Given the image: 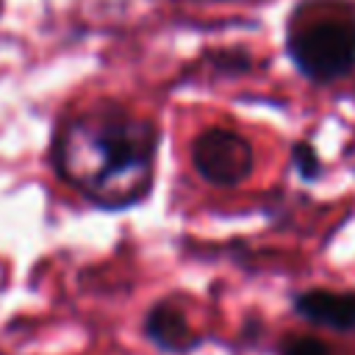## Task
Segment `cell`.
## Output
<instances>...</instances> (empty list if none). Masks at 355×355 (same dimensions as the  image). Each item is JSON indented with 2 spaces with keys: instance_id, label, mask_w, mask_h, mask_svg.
<instances>
[{
  "instance_id": "52a82bcc",
  "label": "cell",
  "mask_w": 355,
  "mask_h": 355,
  "mask_svg": "<svg viewBox=\"0 0 355 355\" xmlns=\"http://www.w3.org/2000/svg\"><path fill=\"white\" fill-rule=\"evenodd\" d=\"M294 158H297V164H300V172L305 175V178H313L316 175V155L311 153V147H305V144H300L297 150H294Z\"/></svg>"
},
{
  "instance_id": "5b68a950",
  "label": "cell",
  "mask_w": 355,
  "mask_h": 355,
  "mask_svg": "<svg viewBox=\"0 0 355 355\" xmlns=\"http://www.w3.org/2000/svg\"><path fill=\"white\" fill-rule=\"evenodd\" d=\"M147 336L161 349H186L191 347V330L186 316L175 305H158L147 316Z\"/></svg>"
},
{
  "instance_id": "277c9868",
  "label": "cell",
  "mask_w": 355,
  "mask_h": 355,
  "mask_svg": "<svg viewBox=\"0 0 355 355\" xmlns=\"http://www.w3.org/2000/svg\"><path fill=\"white\" fill-rule=\"evenodd\" d=\"M297 313L305 316L313 324H324L333 330H349L355 327V291H324L313 288L297 297L294 302Z\"/></svg>"
},
{
  "instance_id": "8992f818",
  "label": "cell",
  "mask_w": 355,
  "mask_h": 355,
  "mask_svg": "<svg viewBox=\"0 0 355 355\" xmlns=\"http://www.w3.org/2000/svg\"><path fill=\"white\" fill-rule=\"evenodd\" d=\"M280 355H330L327 344L311 336H300V338H288L280 349Z\"/></svg>"
},
{
  "instance_id": "6da1fadb",
  "label": "cell",
  "mask_w": 355,
  "mask_h": 355,
  "mask_svg": "<svg viewBox=\"0 0 355 355\" xmlns=\"http://www.w3.org/2000/svg\"><path fill=\"white\" fill-rule=\"evenodd\" d=\"M158 130L116 105L69 119L55 141V164L64 180L105 208H122L144 197L153 180Z\"/></svg>"
},
{
  "instance_id": "7a4b0ae2",
  "label": "cell",
  "mask_w": 355,
  "mask_h": 355,
  "mask_svg": "<svg viewBox=\"0 0 355 355\" xmlns=\"http://www.w3.org/2000/svg\"><path fill=\"white\" fill-rule=\"evenodd\" d=\"M288 55L297 69L319 83L338 80L355 69V19L324 17L288 36Z\"/></svg>"
},
{
  "instance_id": "3957f363",
  "label": "cell",
  "mask_w": 355,
  "mask_h": 355,
  "mask_svg": "<svg viewBox=\"0 0 355 355\" xmlns=\"http://www.w3.org/2000/svg\"><path fill=\"white\" fill-rule=\"evenodd\" d=\"M194 166L214 186H239L252 172V147L244 136L211 128L194 141Z\"/></svg>"
}]
</instances>
